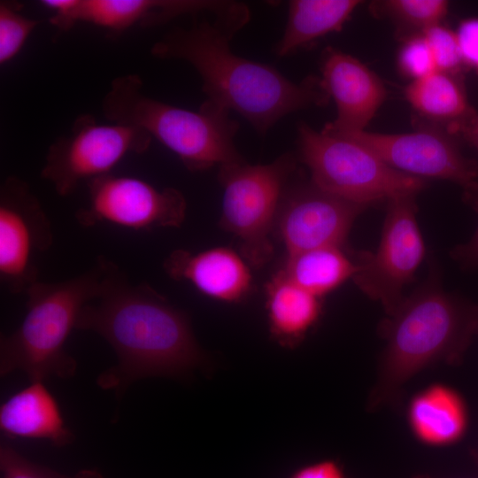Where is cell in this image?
<instances>
[{
    "instance_id": "obj_3",
    "label": "cell",
    "mask_w": 478,
    "mask_h": 478,
    "mask_svg": "<svg viewBox=\"0 0 478 478\" xmlns=\"http://www.w3.org/2000/svg\"><path fill=\"white\" fill-rule=\"evenodd\" d=\"M381 325L386 343L368 409L395 402L403 386L439 362L453 364L478 334V306L446 292L436 266Z\"/></svg>"
},
{
    "instance_id": "obj_5",
    "label": "cell",
    "mask_w": 478,
    "mask_h": 478,
    "mask_svg": "<svg viewBox=\"0 0 478 478\" xmlns=\"http://www.w3.org/2000/svg\"><path fill=\"white\" fill-rule=\"evenodd\" d=\"M111 122L141 127L197 172L244 160L234 139L239 123L230 112L205 100L197 111L168 104L143 92L138 74L115 78L102 101Z\"/></svg>"
},
{
    "instance_id": "obj_26",
    "label": "cell",
    "mask_w": 478,
    "mask_h": 478,
    "mask_svg": "<svg viewBox=\"0 0 478 478\" xmlns=\"http://www.w3.org/2000/svg\"><path fill=\"white\" fill-rule=\"evenodd\" d=\"M397 66L412 81L437 71L430 48L421 33L411 35L404 41L397 54Z\"/></svg>"
},
{
    "instance_id": "obj_25",
    "label": "cell",
    "mask_w": 478,
    "mask_h": 478,
    "mask_svg": "<svg viewBox=\"0 0 478 478\" xmlns=\"http://www.w3.org/2000/svg\"><path fill=\"white\" fill-rule=\"evenodd\" d=\"M432 52L437 71L459 75L466 68L456 32L442 23L421 32Z\"/></svg>"
},
{
    "instance_id": "obj_23",
    "label": "cell",
    "mask_w": 478,
    "mask_h": 478,
    "mask_svg": "<svg viewBox=\"0 0 478 478\" xmlns=\"http://www.w3.org/2000/svg\"><path fill=\"white\" fill-rule=\"evenodd\" d=\"M375 5L381 12L418 34L442 23L449 8L448 2L444 0H389Z\"/></svg>"
},
{
    "instance_id": "obj_12",
    "label": "cell",
    "mask_w": 478,
    "mask_h": 478,
    "mask_svg": "<svg viewBox=\"0 0 478 478\" xmlns=\"http://www.w3.org/2000/svg\"><path fill=\"white\" fill-rule=\"evenodd\" d=\"M338 133L358 142L389 166L405 174L450 181L466 190L478 183V163L462 154L448 132L421 128L403 134L366 130Z\"/></svg>"
},
{
    "instance_id": "obj_13",
    "label": "cell",
    "mask_w": 478,
    "mask_h": 478,
    "mask_svg": "<svg viewBox=\"0 0 478 478\" xmlns=\"http://www.w3.org/2000/svg\"><path fill=\"white\" fill-rule=\"evenodd\" d=\"M366 208L321 189L312 181L287 186L276 222L288 255L343 247L355 219Z\"/></svg>"
},
{
    "instance_id": "obj_10",
    "label": "cell",
    "mask_w": 478,
    "mask_h": 478,
    "mask_svg": "<svg viewBox=\"0 0 478 478\" xmlns=\"http://www.w3.org/2000/svg\"><path fill=\"white\" fill-rule=\"evenodd\" d=\"M88 204L75 212L83 227L105 222L136 230L180 227L187 203L174 188L159 189L139 178L108 173L88 181Z\"/></svg>"
},
{
    "instance_id": "obj_20",
    "label": "cell",
    "mask_w": 478,
    "mask_h": 478,
    "mask_svg": "<svg viewBox=\"0 0 478 478\" xmlns=\"http://www.w3.org/2000/svg\"><path fill=\"white\" fill-rule=\"evenodd\" d=\"M266 289L271 330L281 341L294 343L317 322L320 297L299 287L281 271L273 277Z\"/></svg>"
},
{
    "instance_id": "obj_1",
    "label": "cell",
    "mask_w": 478,
    "mask_h": 478,
    "mask_svg": "<svg viewBox=\"0 0 478 478\" xmlns=\"http://www.w3.org/2000/svg\"><path fill=\"white\" fill-rule=\"evenodd\" d=\"M75 329L96 333L116 352L117 364L96 383L118 398L137 380L187 374L204 360L187 317L108 258L100 293L81 309Z\"/></svg>"
},
{
    "instance_id": "obj_4",
    "label": "cell",
    "mask_w": 478,
    "mask_h": 478,
    "mask_svg": "<svg viewBox=\"0 0 478 478\" xmlns=\"http://www.w3.org/2000/svg\"><path fill=\"white\" fill-rule=\"evenodd\" d=\"M106 258L88 271L56 282L36 281L25 293L27 313L20 326L0 338V374L24 372L31 382L75 374V359L66 342L81 309L101 290Z\"/></svg>"
},
{
    "instance_id": "obj_7",
    "label": "cell",
    "mask_w": 478,
    "mask_h": 478,
    "mask_svg": "<svg viewBox=\"0 0 478 478\" xmlns=\"http://www.w3.org/2000/svg\"><path fill=\"white\" fill-rule=\"evenodd\" d=\"M296 159L285 153L269 164L244 160L220 167L223 189L220 224L240 242L249 265L263 266L274 253L270 233Z\"/></svg>"
},
{
    "instance_id": "obj_29",
    "label": "cell",
    "mask_w": 478,
    "mask_h": 478,
    "mask_svg": "<svg viewBox=\"0 0 478 478\" xmlns=\"http://www.w3.org/2000/svg\"><path fill=\"white\" fill-rule=\"evenodd\" d=\"M466 192L467 198L478 210V183ZM453 256L465 266H478V227L466 243L458 246L453 251Z\"/></svg>"
},
{
    "instance_id": "obj_17",
    "label": "cell",
    "mask_w": 478,
    "mask_h": 478,
    "mask_svg": "<svg viewBox=\"0 0 478 478\" xmlns=\"http://www.w3.org/2000/svg\"><path fill=\"white\" fill-rule=\"evenodd\" d=\"M468 410L463 397L441 383L415 395L408 408V421L414 436L429 446H448L464 437Z\"/></svg>"
},
{
    "instance_id": "obj_11",
    "label": "cell",
    "mask_w": 478,
    "mask_h": 478,
    "mask_svg": "<svg viewBox=\"0 0 478 478\" xmlns=\"http://www.w3.org/2000/svg\"><path fill=\"white\" fill-rule=\"evenodd\" d=\"M53 244L50 221L28 184L9 176L0 189V280L13 295L38 281L36 257Z\"/></svg>"
},
{
    "instance_id": "obj_8",
    "label": "cell",
    "mask_w": 478,
    "mask_h": 478,
    "mask_svg": "<svg viewBox=\"0 0 478 478\" xmlns=\"http://www.w3.org/2000/svg\"><path fill=\"white\" fill-rule=\"evenodd\" d=\"M152 137L135 126L103 124L90 114H81L71 130L48 149L41 177L60 197L73 193L81 181L111 173L129 153H144Z\"/></svg>"
},
{
    "instance_id": "obj_32",
    "label": "cell",
    "mask_w": 478,
    "mask_h": 478,
    "mask_svg": "<svg viewBox=\"0 0 478 478\" xmlns=\"http://www.w3.org/2000/svg\"><path fill=\"white\" fill-rule=\"evenodd\" d=\"M73 478H103V476L95 470H82L73 476Z\"/></svg>"
},
{
    "instance_id": "obj_21",
    "label": "cell",
    "mask_w": 478,
    "mask_h": 478,
    "mask_svg": "<svg viewBox=\"0 0 478 478\" xmlns=\"http://www.w3.org/2000/svg\"><path fill=\"white\" fill-rule=\"evenodd\" d=\"M173 8L172 0H74L70 21L73 27L88 22L119 33L135 24H165L172 20Z\"/></svg>"
},
{
    "instance_id": "obj_14",
    "label": "cell",
    "mask_w": 478,
    "mask_h": 478,
    "mask_svg": "<svg viewBox=\"0 0 478 478\" xmlns=\"http://www.w3.org/2000/svg\"><path fill=\"white\" fill-rule=\"evenodd\" d=\"M320 71L322 86L336 106V118L325 127L364 131L386 97L380 78L358 59L333 48L324 51Z\"/></svg>"
},
{
    "instance_id": "obj_28",
    "label": "cell",
    "mask_w": 478,
    "mask_h": 478,
    "mask_svg": "<svg viewBox=\"0 0 478 478\" xmlns=\"http://www.w3.org/2000/svg\"><path fill=\"white\" fill-rule=\"evenodd\" d=\"M455 32L465 66L478 76V17L462 19Z\"/></svg>"
},
{
    "instance_id": "obj_15",
    "label": "cell",
    "mask_w": 478,
    "mask_h": 478,
    "mask_svg": "<svg viewBox=\"0 0 478 478\" xmlns=\"http://www.w3.org/2000/svg\"><path fill=\"white\" fill-rule=\"evenodd\" d=\"M248 264L232 249L215 247L198 252L174 251L165 259L164 269L172 279L189 282L206 297L235 303L251 290Z\"/></svg>"
},
{
    "instance_id": "obj_30",
    "label": "cell",
    "mask_w": 478,
    "mask_h": 478,
    "mask_svg": "<svg viewBox=\"0 0 478 478\" xmlns=\"http://www.w3.org/2000/svg\"><path fill=\"white\" fill-rule=\"evenodd\" d=\"M292 478H343V475L335 462L326 460L300 469Z\"/></svg>"
},
{
    "instance_id": "obj_9",
    "label": "cell",
    "mask_w": 478,
    "mask_h": 478,
    "mask_svg": "<svg viewBox=\"0 0 478 478\" xmlns=\"http://www.w3.org/2000/svg\"><path fill=\"white\" fill-rule=\"evenodd\" d=\"M416 196L387 203L386 216L374 252H358L352 277L357 287L379 302L390 315L402 302L405 288L414 279L426 246L416 219Z\"/></svg>"
},
{
    "instance_id": "obj_6",
    "label": "cell",
    "mask_w": 478,
    "mask_h": 478,
    "mask_svg": "<svg viewBox=\"0 0 478 478\" xmlns=\"http://www.w3.org/2000/svg\"><path fill=\"white\" fill-rule=\"evenodd\" d=\"M302 162L311 181L321 189L367 207L404 196H416L424 179L401 173L350 136L324 127L317 131L306 123L297 128Z\"/></svg>"
},
{
    "instance_id": "obj_24",
    "label": "cell",
    "mask_w": 478,
    "mask_h": 478,
    "mask_svg": "<svg viewBox=\"0 0 478 478\" xmlns=\"http://www.w3.org/2000/svg\"><path fill=\"white\" fill-rule=\"evenodd\" d=\"M19 3H0V64L4 65L20 51L29 35L41 21L21 13Z\"/></svg>"
},
{
    "instance_id": "obj_27",
    "label": "cell",
    "mask_w": 478,
    "mask_h": 478,
    "mask_svg": "<svg viewBox=\"0 0 478 478\" xmlns=\"http://www.w3.org/2000/svg\"><path fill=\"white\" fill-rule=\"evenodd\" d=\"M2 478H73L24 458L5 443L0 446Z\"/></svg>"
},
{
    "instance_id": "obj_16",
    "label": "cell",
    "mask_w": 478,
    "mask_h": 478,
    "mask_svg": "<svg viewBox=\"0 0 478 478\" xmlns=\"http://www.w3.org/2000/svg\"><path fill=\"white\" fill-rule=\"evenodd\" d=\"M0 429L10 438L47 440L58 447L70 444L74 438L43 382H31L2 404Z\"/></svg>"
},
{
    "instance_id": "obj_31",
    "label": "cell",
    "mask_w": 478,
    "mask_h": 478,
    "mask_svg": "<svg viewBox=\"0 0 478 478\" xmlns=\"http://www.w3.org/2000/svg\"><path fill=\"white\" fill-rule=\"evenodd\" d=\"M460 135L478 151V112L475 111L458 129Z\"/></svg>"
},
{
    "instance_id": "obj_22",
    "label": "cell",
    "mask_w": 478,
    "mask_h": 478,
    "mask_svg": "<svg viewBox=\"0 0 478 478\" xmlns=\"http://www.w3.org/2000/svg\"><path fill=\"white\" fill-rule=\"evenodd\" d=\"M355 258L343 247H320L288 255L281 272L299 287L320 297L352 279Z\"/></svg>"
},
{
    "instance_id": "obj_19",
    "label": "cell",
    "mask_w": 478,
    "mask_h": 478,
    "mask_svg": "<svg viewBox=\"0 0 478 478\" xmlns=\"http://www.w3.org/2000/svg\"><path fill=\"white\" fill-rule=\"evenodd\" d=\"M358 0H292L286 27L275 47L278 56H288L314 40L339 31L360 4Z\"/></svg>"
},
{
    "instance_id": "obj_18",
    "label": "cell",
    "mask_w": 478,
    "mask_h": 478,
    "mask_svg": "<svg viewBox=\"0 0 478 478\" xmlns=\"http://www.w3.org/2000/svg\"><path fill=\"white\" fill-rule=\"evenodd\" d=\"M405 95L418 113L443 124L451 135L475 112L468 102L459 75L436 71L412 81Z\"/></svg>"
},
{
    "instance_id": "obj_2",
    "label": "cell",
    "mask_w": 478,
    "mask_h": 478,
    "mask_svg": "<svg viewBox=\"0 0 478 478\" xmlns=\"http://www.w3.org/2000/svg\"><path fill=\"white\" fill-rule=\"evenodd\" d=\"M247 19H204L175 27L151 47L160 59L189 63L203 81L207 101L234 111L265 135L281 119L312 105L328 103L320 78L287 79L273 66L235 54L230 42Z\"/></svg>"
}]
</instances>
